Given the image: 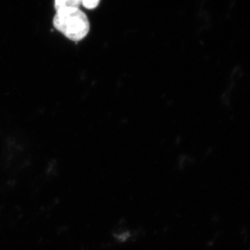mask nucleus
I'll list each match as a JSON object with an SVG mask.
<instances>
[{
	"instance_id": "nucleus-1",
	"label": "nucleus",
	"mask_w": 250,
	"mask_h": 250,
	"mask_svg": "<svg viewBox=\"0 0 250 250\" xmlns=\"http://www.w3.org/2000/svg\"><path fill=\"white\" fill-rule=\"evenodd\" d=\"M53 18L54 28L72 41L83 40L90 31L86 14L80 8H65L56 11Z\"/></svg>"
},
{
	"instance_id": "nucleus-2",
	"label": "nucleus",
	"mask_w": 250,
	"mask_h": 250,
	"mask_svg": "<svg viewBox=\"0 0 250 250\" xmlns=\"http://www.w3.org/2000/svg\"><path fill=\"white\" fill-rule=\"evenodd\" d=\"M83 0H54L56 11L65 8H80Z\"/></svg>"
},
{
	"instance_id": "nucleus-3",
	"label": "nucleus",
	"mask_w": 250,
	"mask_h": 250,
	"mask_svg": "<svg viewBox=\"0 0 250 250\" xmlns=\"http://www.w3.org/2000/svg\"><path fill=\"white\" fill-rule=\"evenodd\" d=\"M100 2V0H83L82 5L86 9L93 10L98 7Z\"/></svg>"
}]
</instances>
